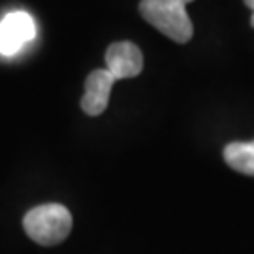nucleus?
Here are the masks:
<instances>
[{
  "mask_svg": "<svg viewBox=\"0 0 254 254\" xmlns=\"http://www.w3.org/2000/svg\"><path fill=\"white\" fill-rule=\"evenodd\" d=\"M23 228L38 245H59L72 232V213L61 203H44L25 215Z\"/></svg>",
  "mask_w": 254,
  "mask_h": 254,
  "instance_id": "1",
  "label": "nucleus"
},
{
  "mask_svg": "<svg viewBox=\"0 0 254 254\" xmlns=\"http://www.w3.org/2000/svg\"><path fill=\"white\" fill-rule=\"evenodd\" d=\"M139 13L147 23L177 44H187L194 34L187 6L179 0H141Z\"/></svg>",
  "mask_w": 254,
  "mask_h": 254,
  "instance_id": "2",
  "label": "nucleus"
},
{
  "mask_svg": "<svg viewBox=\"0 0 254 254\" xmlns=\"http://www.w3.org/2000/svg\"><path fill=\"white\" fill-rule=\"evenodd\" d=\"M36 38V21L27 11H9L0 21V55L13 57Z\"/></svg>",
  "mask_w": 254,
  "mask_h": 254,
  "instance_id": "3",
  "label": "nucleus"
},
{
  "mask_svg": "<svg viewBox=\"0 0 254 254\" xmlns=\"http://www.w3.org/2000/svg\"><path fill=\"white\" fill-rule=\"evenodd\" d=\"M106 64L115 81L136 77L143 70V55L141 49L132 42H115L106 51Z\"/></svg>",
  "mask_w": 254,
  "mask_h": 254,
  "instance_id": "4",
  "label": "nucleus"
},
{
  "mask_svg": "<svg viewBox=\"0 0 254 254\" xmlns=\"http://www.w3.org/2000/svg\"><path fill=\"white\" fill-rule=\"evenodd\" d=\"M113 85H115V77L106 68L91 72V75L87 77V83H85V94L81 98L83 111L91 117L102 115L108 108Z\"/></svg>",
  "mask_w": 254,
  "mask_h": 254,
  "instance_id": "5",
  "label": "nucleus"
},
{
  "mask_svg": "<svg viewBox=\"0 0 254 254\" xmlns=\"http://www.w3.org/2000/svg\"><path fill=\"white\" fill-rule=\"evenodd\" d=\"M224 160L232 170L254 177V139L228 143L224 147Z\"/></svg>",
  "mask_w": 254,
  "mask_h": 254,
  "instance_id": "6",
  "label": "nucleus"
},
{
  "mask_svg": "<svg viewBox=\"0 0 254 254\" xmlns=\"http://www.w3.org/2000/svg\"><path fill=\"white\" fill-rule=\"evenodd\" d=\"M245 4H247V6H249V8H251V9H253V11H254V0H245Z\"/></svg>",
  "mask_w": 254,
  "mask_h": 254,
  "instance_id": "7",
  "label": "nucleus"
},
{
  "mask_svg": "<svg viewBox=\"0 0 254 254\" xmlns=\"http://www.w3.org/2000/svg\"><path fill=\"white\" fill-rule=\"evenodd\" d=\"M179 2H181V4H183V6H187V4H190V2H192V0H179Z\"/></svg>",
  "mask_w": 254,
  "mask_h": 254,
  "instance_id": "8",
  "label": "nucleus"
},
{
  "mask_svg": "<svg viewBox=\"0 0 254 254\" xmlns=\"http://www.w3.org/2000/svg\"><path fill=\"white\" fill-rule=\"evenodd\" d=\"M251 25H253V28H254V13H253V17H251Z\"/></svg>",
  "mask_w": 254,
  "mask_h": 254,
  "instance_id": "9",
  "label": "nucleus"
}]
</instances>
